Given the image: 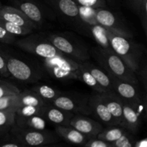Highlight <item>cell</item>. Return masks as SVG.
Segmentation results:
<instances>
[{
  "label": "cell",
  "instance_id": "484cf974",
  "mask_svg": "<svg viewBox=\"0 0 147 147\" xmlns=\"http://www.w3.org/2000/svg\"><path fill=\"white\" fill-rule=\"evenodd\" d=\"M46 103H52L62 91L47 85H37L32 88Z\"/></svg>",
  "mask_w": 147,
  "mask_h": 147
},
{
  "label": "cell",
  "instance_id": "f35d334b",
  "mask_svg": "<svg viewBox=\"0 0 147 147\" xmlns=\"http://www.w3.org/2000/svg\"><path fill=\"white\" fill-rule=\"evenodd\" d=\"M0 76L3 77H9L10 76L6 66L5 58L4 57L2 50H0Z\"/></svg>",
  "mask_w": 147,
  "mask_h": 147
},
{
  "label": "cell",
  "instance_id": "e575fe53",
  "mask_svg": "<svg viewBox=\"0 0 147 147\" xmlns=\"http://www.w3.org/2000/svg\"><path fill=\"white\" fill-rule=\"evenodd\" d=\"M17 36L8 32L0 26V42L6 45H14Z\"/></svg>",
  "mask_w": 147,
  "mask_h": 147
},
{
  "label": "cell",
  "instance_id": "8fae6325",
  "mask_svg": "<svg viewBox=\"0 0 147 147\" xmlns=\"http://www.w3.org/2000/svg\"><path fill=\"white\" fill-rule=\"evenodd\" d=\"M12 4L13 7L22 11L37 27L45 22L44 10L36 0H12Z\"/></svg>",
  "mask_w": 147,
  "mask_h": 147
},
{
  "label": "cell",
  "instance_id": "44dd1931",
  "mask_svg": "<svg viewBox=\"0 0 147 147\" xmlns=\"http://www.w3.org/2000/svg\"><path fill=\"white\" fill-rule=\"evenodd\" d=\"M17 106L0 110V138L9 132L15 123V109Z\"/></svg>",
  "mask_w": 147,
  "mask_h": 147
},
{
  "label": "cell",
  "instance_id": "f1b7e54d",
  "mask_svg": "<svg viewBox=\"0 0 147 147\" xmlns=\"http://www.w3.org/2000/svg\"><path fill=\"white\" fill-rule=\"evenodd\" d=\"M0 26L8 32L14 34L16 36H25L33 32L34 30L28 27L19 26L15 24L9 22L0 17Z\"/></svg>",
  "mask_w": 147,
  "mask_h": 147
},
{
  "label": "cell",
  "instance_id": "52a82bcc",
  "mask_svg": "<svg viewBox=\"0 0 147 147\" xmlns=\"http://www.w3.org/2000/svg\"><path fill=\"white\" fill-rule=\"evenodd\" d=\"M6 66L10 76L23 82H35L40 79L42 74L27 62L3 51Z\"/></svg>",
  "mask_w": 147,
  "mask_h": 147
},
{
  "label": "cell",
  "instance_id": "4316f807",
  "mask_svg": "<svg viewBox=\"0 0 147 147\" xmlns=\"http://www.w3.org/2000/svg\"><path fill=\"white\" fill-rule=\"evenodd\" d=\"M126 131V129L124 127L119 125L109 126L106 129H103L96 137L111 144L117 140Z\"/></svg>",
  "mask_w": 147,
  "mask_h": 147
},
{
  "label": "cell",
  "instance_id": "cb8c5ba5",
  "mask_svg": "<svg viewBox=\"0 0 147 147\" xmlns=\"http://www.w3.org/2000/svg\"><path fill=\"white\" fill-rule=\"evenodd\" d=\"M47 103L32 90H24L18 93L17 106H32L43 107Z\"/></svg>",
  "mask_w": 147,
  "mask_h": 147
},
{
  "label": "cell",
  "instance_id": "30bf717a",
  "mask_svg": "<svg viewBox=\"0 0 147 147\" xmlns=\"http://www.w3.org/2000/svg\"><path fill=\"white\" fill-rule=\"evenodd\" d=\"M60 17L67 24L83 32V26L78 12V4L75 0H44Z\"/></svg>",
  "mask_w": 147,
  "mask_h": 147
},
{
  "label": "cell",
  "instance_id": "8992f818",
  "mask_svg": "<svg viewBox=\"0 0 147 147\" xmlns=\"http://www.w3.org/2000/svg\"><path fill=\"white\" fill-rule=\"evenodd\" d=\"M43 65L47 73L57 80H77L79 61L65 55L52 58L42 59Z\"/></svg>",
  "mask_w": 147,
  "mask_h": 147
},
{
  "label": "cell",
  "instance_id": "b9f144b4",
  "mask_svg": "<svg viewBox=\"0 0 147 147\" xmlns=\"http://www.w3.org/2000/svg\"><path fill=\"white\" fill-rule=\"evenodd\" d=\"M1 6H2V4H1V1H0V8H1Z\"/></svg>",
  "mask_w": 147,
  "mask_h": 147
},
{
  "label": "cell",
  "instance_id": "3957f363",
  "mask_svg": "<svg viewBox=\"0 0 147 147\" xmlns=\"http://www.w3.org/2000/svg\"><path fill=\"white\" fill-rule=\"evenodd\" d=\"M108 38L112 50L136 74L142 64L143 56L142 46L131 40V38L116 35L109 31Z\"/></svg>",
  "mask_w": 147,
  "mask_h": 147
},
{
  "label": "cell",
  "instance_id": "277c9868",
  "mask_svg": "<svg viewBox=\"0 0 147 147\" xmlns=\"http://www.w3.org/2000/svg\"><path fill=\"white\" fill-rule=\"evenodd\" d=\"M14 45L21 50L42 59L52 58L63 55L46 37L40 34L31 33L23 38L17 39Z\"/></svg>",
  "mask_w": 147,
  "mask_h": 147
},
{
  "label": "cell",
  "instance_id": "4dcf8cb0",
  "mask_svg": "<svg viewBox=\"0 0 147 147\" xmlns=\"http://www.w3.org/2000/svg\"><path fill=\"white\" fill-rule=\"evenodd\" d=\"M20 92V89L14 85L7 81L0 80V98L18 94Z\"/></svg>",
  "mask_w": 147,
  "mask_h": 147
},
{
  "label": "cell",
  "instance_id": "9c48e42d",
  "mask_svg": "<svg viewBox=\"0 0 147 147\" xmlns=\"http://www.w3.org/2000/svg\"><path fill=\"white\" fill-rule=\"evenodd\" d=\"M88 98L89 96L81 93L61 92L52 104L74 114L80 113L88 116L91 114L88 106Z\"/></svg>",
  "mask_w": 147,
  "mask_h": 147
},
{
  "label": "cell",
  "instance_id": "d6a6232c",
  "mask_svg": "<svg viewBox=\"0 0 147 147\" xmlns=\"http://www.w3.org/2000/svg\"><path fill=\"white\" fill-rule=\"evenodd\" d=\"M17 99L18 94L0 98V110L9 109L12 106H17Z\"/></svg>",
  "mask_w": 147,
  "mask_h": 147
},
{
  "label": "cell",
  "instance_id": "ac0fdd59",
  "mask_svg": "<svg viewBox=\"0 0 147 147\" xmlns=\"http://www.w3.org/2000/svg\"><path fill=\"white\" fill-rule=\"evenodd\" d=\"M55 132L59 137L73 144L84 146L90 136L83 134L75 128L70 126H57Z\"/></svg>",
  "mask_w": 147,
  "mask_h": 147
},
{
  "label": "cell",
  "instance_id": "7402d4cb",
  "mask_svg": "<svg viewBox=\"0 0 147 147\" xmlns=\"http://www.w3.org/2000/svg\"><path fill=\"white\" fill-rule=\"evenodd\" d=\"M15 124L25 129L35 130L46 129V120L41 115H34L25 119H15Z\"/></svg>",
  "mask_w": 147,
  "mask_h": 147
},
{
  "label": "cell",
  "instance_id": "f546056e",
  "mask_svg": "<svg viewBox=\"0 0 147 147\" xmlns=\"http://www.w3.org/2000/svg\"><path fill=\"white\" fill-rule=\"evenodd\" d=\"M136 139L134 134L126 130L119 139L112 142V147H134Z\"/></svg>",
  "mask_w": 147,
  "mask_h": 147
},
{
  "label": "cell",
  "instance_id": "83f0119b",
  "mask_svg": "<svg viewBox=\"0 0 147 147\" xmlns=\"http://www.w3.org/2000/svg\"><path fill=\"white\" fill-rule=\"evenodd\" d=\"M45 106H43V107L32 106H17L15 109V119H25V118H28L34 115H41L43 116Z\"/></svg>",
  "mask_w": 147,
  "mask_h": 147
},
{
  "label": "cell",
  "instance_id": "ffe728a7",
  "mask_svg": "<svg viewBox=\"0 0 147 147\" xmlns=\"http://www.w3.org/2000/svg\"><path fill=\"white\" fill-rule=\"evenodd\" d=\"M87 33L90 34L100 47L108 50H112L108 38V30L103 26L99 24L89 26L87 28Z\"/></svg>",
  "mask_w": 147,
  "mask_h": 147
},
{
  "label": "cell",
  "instance_id": "1f68e13d",
  "mask_svg": "<svg viewBox=\"0 0 147 147\" xmlns=\"http://www.w3.org/2000/svg\"><path fill=\"white\" fill-rule=\"evenodd\" d=\"M0 147H23L10 132L0 138Z\"/></svg>",
  "mask_w": 147,
  "mask_h": 147
},
{
  "label": "cell",
  "instance_id": "d4e9b609",
  "mask_svg": "<svg viewBox=\"0 0 147 147\" xmlns=\"http://www.w3.org/2000/svg\"><path fill=\"white\" fill-rule=\"evenodd\" d=\"M79 17L83 26V33H87L88 27L98 24L96 17V9L78 5Z\"/></svg>",
  "mask_w": 147,
  "mask_h": 147
},
{
  "label": "cell",
  "instance_id": "8d00e7d4",
  "mask_svg": "<svg viewBox=\"0 0 147 147\" xmlns=\"http://www.w3.org/2000/svg\"><path fill=\"white\" fill-rule=\"evenodd\" d=\"M84 146L87 147H112L111 144L97 137H91L86 142Z\"/></svg>",
  "mask_w": 147,
  "mask_h": 147
},
{
  "label": "cell",
  "instance_id": "ba28073f",
  "mask_svg": "<svg viewBox=\"0 0 147 147\" xmlns=\"http://www.w3.org/2000/svg\"><path fill=\"white\" fill-rule=\"evenodd\" d=\"M98 23L116 35L133 38L134 34L125 22L119 15L106 7L96 9Z\"/></svg>",
  "mask_w": 147,
  "mask_h": 147
},
{
  "label": "cell",
  "instance_id": "7c38bea8",
  "mask_svg": "<svg viewBox=\"0 0 147 147\" xmlns=\"http://www.w3.org/2000/svg\"><path fill=\"white\" fill-rule=\"evenodd\" d=\"M88 106L91 114L94 115L100 123L108 126L116 125L114 119L103 102L100 93L96 92L89 96Z\"/></svg>",
  "mask_w": 147,
  "mask_h": 147
},
{
  "label": "cell",
  "instance_id": "4fadbf2b",
  "mask_svg": "<svg viewBox=\"0 0 147 147\" xmlns=\"http://www.w3.org/2000/svg\"><path fill=\"white\" fill-rule=\"evenodd\" d=\"M69 126L90 137H96L103 129L101 123L88 117L86 115L80 113L75 114L73 116Z\"/></svg>",
  "mask_w": 147,
  "mask_h": 147
},
{
  "label": "cell",
  "instance_id": "7a4b0ae2",
  "mask_svg": "<svg viewBox=\"0 0 147 147\" xmlns=\"http://www.w3.org/2000/svg\"><path fill=\"white\" fill-rule=\"evenodd\" d=\"M46 38L63 55L76 61L89 60L90 53L85 42L65 32L48 33Z\"/></svg>",
  "mask_w": 147,
  "mask_h": 147
},
{
  "label": "cell",
  "instance_id": "74e56055",
  "mask_svg": "<svg viewBox=\"0 0 147 147\" xmlns=\"http://www.w3.org/2000/svg\"><path fill=\"white\" fill-rule=\"evenodd\" d=\"M142 68L141 67L139 68V70H137V72L136 73V75L137 74L138 76L136 77H139L141 78V80H142V83L144 86V88L145 92L146 91V88H147V70H146V61L144 60V65H142ZM138 79V78H137Z\"/></svg>",
  "mask_w": 147,
  "mask_h": 147
},
{
  "label": "cell",
  "instance_id": "2e32d148",
  "mask_svg": "<svg viewBox=\"0 0 147 147\" xmlns=\"http://www.w3.org/2000/svg\"><path fill=\"white\" fill-rule=\"evenodd\" d=\"M74 115L72 112L60 109L52 103H47L45 108L43 117L57 126H69L70 119Z\"/></svg>",
  "mask_w": 147,
  "mask_h": 147
},
{
  "label": "cell",
  "instance_id": "e0dca14e",
  "mask_svg": "<svg viewBox=\"0 0 147 147\" xmlns=\"http://www.w3.org/2000/svg\"><path fill=\"white\" fill-rule=\"evenodd\" d=\"M141 121H142V117L136 108L123 100V124H122V126L131 133L136 134L139 132L141 126Z\"/></svg>",
  "mask_w": 147,
  "mask_h": 147
},
{
  "label": "cell",
  "instance_id": "5bb4252c",
  "mask_svg": "<svg viewBox=\"0 0 147 147\" xmlns=\"http://www.w3.org/2000/svg\"><path fill=\"white\" fill-rule=\"evenodd\" d=\"M0 17L17 25L28 27L34 30L38 28L22 11L13 6H1L0 8Z\"/></svg>",
  "mask_w": 147,
  "mask_h": 147
},
{
  "label": "cell",
  "instance_id": "d590c367",
  "mask_svg": "<svg viewBox=\"0 0 147 147\" xmlns=\"http://www.w3.org/2000/svg\"><path fill=\"white\" fill-rule=\"evenodd\" d=\"M138 14L142 20V24L145 33L147 32V0H142Z\"/></svg>",
  "mask_w": 147,
  "mask_h": 147
},
{
  "label": "cell",
  "instance_id": "603a6c76",
  "mask_svg": "<svg viewBox=\"0 0 147 147\" xmlns=\"http://www.w3.org/2000/svg\"><path fill=\"white\" fill-rule=\"evenodd\" d=\"M77 80H80L86 83L88 86L91 88L95 92L102 93L106 92L100 85L98 84L96 79L90 73V72L83 65L82 62L79 63V67L77 72Z\"/></svg>",
  "mask_w": 147,
  "mask_h": 147
},
{
  "label": "cell",
  "instance_id": "60d3db41",
  "mask_svg": "<svg viewBox=\"0 0 147 147\" xmlns=\"http://www.w3.org/2000/svg\"><path fill=\"white\" fill-rule=\"evenodd\" d=\"M146 146H147V139L145 138V139H142V140L136 141L134 147H146Z\"/></svg>",
  "mask_w": 147,
  "mask_h": 147
},
{
  "label": "cell",
  "instance_id": "5b68a950",
  "mask_svg": "<svg viewBox=\"0 0 147 147\" xmlns=\"http://www.w3.org/2000/svg\"><path fill=\"white\" fill-rule=\"evenodd\" d=\"M9 132L23 147L51 145L58 141V136L55 132L54 133L47 129L35 130L21 128L15 123L10 129Z\"/></svg>",
  "mask_w": 147,
  "mask_h": 147
},
{
  "label": "cell",
  "instance_id": "6da1fadb",
  "mask_svg": "<svg viewBox=\"0 0 147 147\" xmlns=\"http://www.w3.org/2000/svg\"><path fill=\"white\" fill-rule=\"evenodd\" d=\"M90 52L100 67L107 74L115 76L121 80L139 85L136 75L113 50H108L98 46L94 47Z\"/></svg>",
  "mask_w": 147,
  "mask_h": 147
},
{
  "label": "cell",
  "instance_id": "9a60e30c",
  "mask_svg": "<svg viewBox=\"0 0 147 147\" xmlns=\"http://www.w3.org/2000/svg\"><path fill=\"white\" fill-rule=\"evenodd\" d=\"M103 102L114 119L116 125L123 124V99L114 91L100 93Z\"/></svg>",
  "mask_w": 147,
  "mask_h": 147
},
{
  "label": "cell",
  "instance_id": "ab89813d",
  "mask_svg": "<svg viewBox=\"0 0 147 147\" xmlns=\"http://www.w3.org/2000/svg\"><path fill=\"white\" fill-rule=\"evenodd\" d=\"M125 1L127 2V4H129V6H130L131 8L133 9L138 14L142 0H125Z\"/></svg>",
  "mask_w": 147,
  "mask_h": 147
},
{
  "label": "cell",
  "instance_id": "836d02e7",
  "mask_svg": "<svg viewBox=\"0 0 147 147\" xmlns=\"http://www.w3.org/2000/svg\"><path fill=\"white\" fill-rule=\"evenodd\" d=\"M75 1L78 5L93 7L95 9L106 7V0H75Z\"/></svg>",
  "mask_w": 147,
  "mask_h": 147
},
{
  "label": "cell",
  "instance_id": "d6986e66",
  "mask_svg": "<svg viewBox=\"0 0 147 147\" xmlns=\"http://www.w3.org/2000/svg\"><path fill=\"white\" fill-rule=\"evenodd\" d=\"M82 64L90 72V74L93 76V78L96 79L98 84L106 92L113 91L111 80L109 75L105 70H103L101 68L97 67L92 63H90L88 60L82 62Z\"/></svg>",
  "mask_w": 147,
  "mask_h": 147
}]
</instances>
